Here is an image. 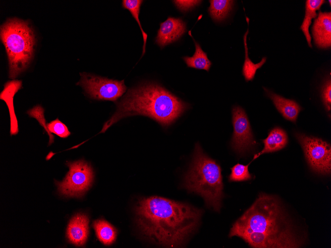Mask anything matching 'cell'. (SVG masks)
Masks as SVG:
<instances>
[{
    "instance_id": "9c48e42d",
    "label": "cell",
    "mask_w": 331,
    "mask_h": 248,
    "mask_svg": "<svg viewBox=\"0 0 331 248\" xmlns=\"http://www.w3.org/2000/svg\"><path fill=\"white\" fill-rule=\"evenodd\" d=\"M233 134L231 145L239 154L249 150L255 145L250 123L244 109L240 106L233 107L232 110Z\"/></svg>"
},
{
    "instance_id": "ffe728a7",
    "label": "cell",
    "mask_w": 331,
    "mask_h": 248,
    "mask_svg": "<svg viewBox=\"0 0 331 248\" xmlns=\"http://www.w3.org/2000/svg\"><path fill=\"white\" fill-rule=\"evenodd\" d=\"M248 31L249 30L248 29L243 37L245 59L242 68V73L246 81H252L254 79L257 70L261 68L266 61V57H264L259 63L254 64L250 59L248 56V50L246 42L247 35Z\"/></svg>"
},
{
    "instance_id": "9a60e30c",
    "label": "cell",
    "mask_w": 331,
    "mask_h": 248,
    "mask_svg": "<svg viewBox=\"0 0 331 248\" xmlns=\"http://www.w3.org/2000/svg\"><path fill=\"white\" fill-rule=\"evenodd\" d=\"M264 145L263 149L254 155L253 160L261 155L275 152L282 149L288 143V137L286 132L280 128H275L269 133L267 138L263 140Z\"/></svg>"
},
{
    "instance_id": "6da1fadb",
    "label": "cell",
    "mask_w": 331,
    "mask_h": 248,
    "mask_svg": "<svg viewBox=\"0 0 331 248\" xmlns=\"http://www.w3.org/2000/svg\"><path fill=\"white\" fill-rule=\"evenodd\" d=\"M135 213L144 237L158 245L176 248L196 231L202 211L186 203L152 196L139 200Z\"/></svg>"
},
{
    "instance_id": "cb8c5ba5",
    "label": "cell",
    "mask_w": 331,
    "mask_h": 248,
    "mask_svg": "<svg viewBox=\"0 0 331 248\" xmlns=\"http://www.w3.org/2000/svg\"><path fill=\"white\" fill-rule=\"evenodd\" d=\"M322 98L323 104L327 111L331 109V81L327 79L322 88Z\"/></svg>"
},
{
    "instance_id": "30bf717a",
    "label": "cell",
    "mask_w": 331,
    "mask_h": 248,
    "mask_svg": "<svg viewBox=\"0 0 331 248\" xmlns=\"http://www.w3.org/2000/svg\"><path fill=\"white\" fill-rule=\"evenodd\" d=\"M185 32L186 25L182 19L169 17L161 23L156 43L162 48L178 40Z\"/></svg>"
},
{
    "instance_id": "8992f818",
    "label": "cell",
    "mask_w": 331,
    "mask_h": 248,
    "mask_svg": "<svg viewBox=\"0 0 331 248\" xmlns=\"http://www.w3.org/2000/svg\"><path fill=\"white\" fill-rule=\"evenodd\" d=\"M69 170L62 182H56L59 192L69 197H81L91 187L94 172L91 165L83 160L67 163Z\"/></svg>"
},
{
    "instance_id": "7a4b0ae2",
    "label": "cell",
    "mask_w": 331,
    "mask_h": 248,
    "mask_svg": "<svg viewBox=\"0 0 331 248\" xmlns=\"http://www.w3.org/2000/svg\"><path fill=\"white\" fill-rule=\"evenodd\" d=\"M187 107V104L161 86L146 84L128 90L101 132H105L120 119L135 115L148 116L167 126L181 116Z\"/></svg>"
},
{
    "instance_id": "7402d4cb",
    "label": "cell",
    "mask_w": 331,
    "mask_h": 248,
    "mask_svg": "<svg viewBox=\"0 0 331 248\" xmlns=\"http://www.w3.org/2000/svg\"><path fill=\"white\" fill-rule=\"evenodd\" d=\"M47 132L50 136L49 144L54 142L53 133L61 138H66L70 135L67 126L58 119H56L47 124Z\"/></svg>"
},
{
    "instance_id": "2e32d148",
    "label": "cell",
    "mask_w": 331,
    "mask_h": 248,
    "mask_svg": "<svg viewBox=\"0 0 331 248\" xmlns=\"http://www.w3.org/2000/svg\"><path fill=\"white\" fill-rule=\"evenodd\" d=\"M325 2V0H307L306 1L305 14L300 29L305 36L308 45L310 48H312V46L309 28L311 24L312 19L317 17L318 15L316 11L319 10Z\"/></svg>"
},
{
    "instance_id": "52a82bcc",
    "label": "cell",
    "mask_w": 331,
    "mask_h": 248,
    "mask_svg": "<svg viewBox=\"0 0 331 248\" xmlns=\"http://www.w3.org/2000/svg\"><path fill=\"white\" fill-rule=\"evenodd\" d=\"M295 136L303 149L307 162L312 170L319 174L328 175L331 171V147L321 139L295 133Z\"/></svg>"
},
{
    "instance_id": "8fae6325",
    "label": "cell",
    "mask_w": 331,
    "mask_h": 248,
    "mask_svg": "<svg viewBox=\"0 0 331 248\" xmlns=\"http://www.w3.org/2000/svg\"><path fill=\"white\" fill-rule=\"evenodd\" d=\"M314 43L317 47L327 49L331 45V13L319 11L312 28Z\"/></svg>"
},
{
    "instance_id": "ac0fdd59",
    "label": "cell",
    "mask_w": 331,
    "mask_h": 248,
    "mask_svg": "<svg viewBox=\"0 0 331 248\" xmlns=\"http://www.w3.org/2000/svg\"><path fill=\"white\" fill-rule=\"evenodd\" d=\"M189 34L194 41L195 45V52L191 57H183V60L188 67L209 71L212 64L211 62L208 58L206 53L203 51L200 45L193 38L191 31L189 32Z\"/></svg>"
},
{
    "instance_id": "5b68a950",
    "label": "cell",
    "mask_w": 331,
    "mask_h": 248,
    "mask_svg": "<svg viewBox=\"0 0 331 248\" xmlns=\"http://www.w3.org/2000/svg\"><path fill=\"white\" fill-rule=\"evenodd\" d=\"M0 36L8 57L9 76L13 79L26 69L33 57L34 32L26 21L9 18L0 26Z\"/></svg>"
},
{
    "instance_id": "7c38bea8",
    "label": "cell",
    "mask_w": 331,
    "mask_h": 248,
    "mask_svg": "<svg viewBox=\"0 0 331 248\" xmlns=\"http://www.w3.org/2000/svg\"><path fill=\"white\" fill-rule=\"evenodd\" d=\"M89 218L83 213H77L70 221L66 235L69 241L76 246H83L89 235Z\"/></svg>"
},
{
    "instance_id": "d4e9b609",
    "label": "cell",
    "mask_w": 331,
    "mask_h": 248,
    "mask_svg": "<svg viewBox=\"0 0 331 248\" xmlns=\"http://www.w3.org/2000/svg\"><path fill=\"white\" fill-rule=\"evenodd\" d=\"M173 2L180 9L187 10L199 3L200 0H173Z\"/></svg>"
},
{
    "instance_id": "4fadbf2b",
    "label": "cell",
    "mask_w": 331,
    "mask_h": 248,
    "mask_svg": "<svg viewBox=\"0 0 331 248\" xmlns=\"http://www.w3.org/2000/svg\"><path fill=\"white\" fill-rule=\"evenodd\" d=\"M22 82L20 80H12L6 82L4 89L0 95V99L6 103L9 112L10 119V134L16 135L18 132L17 120L15 114L13 106V97L20 89Z\"/></svg>"
},
{
    "instance_id": "277c9868",
    "label": "cell",
    "mask_w": 331,
    "mask_h": 248,
    "mask_svg": "<svg viewBox=\"0 0 331 248\" xmlns=\"http://www.w3.org/2000/svg\"><path fill=\"white\" fill-rule=\"evenodd\" d=\"M220 166L195 145L193 159L184 176V185L189 192L201 196L206 205L219 212L223 197V183Z\"/></svg>"
},
{
    "instance_id": "ba28073f",
    "label": "cell",
    "mask_w": 331,
    "mask_h": 248,
    "mask_svg": "<svg viewBox=\"0 0 331 248\" xmlns=\"http://www.w3.org/2000/svg\"><path fill=\"white\" fill-rule=\"evenodd\" d=\"M77 83L89 97L96 99L116 101L125 92L124 80L109 79L86 73H81Z\"/></svg>"
},
{
    "instance_id": "44dd1931",
    "label": "cell",
    "mask_w": 331,
    "mask_h": 248,
    "mask_svg": "<svg viewBox=\"0 0 331 248\" xmlns=\"http://www.w3.org/2000/svg\"><path fill=\"white\" fill-rule=\"evenodd\" d=\"M143 1L141 0H123L122 1V6L130 11L133 17L136 20L142 32L144 42L142 56L145 53L146 44L147 39V34L143 31L139 19L140 8Z\"/></svg>"
},
{
    "instance_id": "484cf974",
    "label": "cell",
    "mask_w": 331,
    "mask_h": 248,
    "mask_svg": "<svg viewBox=\"0 0 331 248\" xmlns=\"http://www.w3.org/2000/svg\"><path fill=\"white\" fill-rule=\"evenodd\" d=\"M329 1L330 2V5H331V0H329Z\"/></svg>"
},
{
    "instance_id": "3957f363",
    "label": "cell",
    "mask_w": 331,
    "mask_h": 248,
    "mask_svg": "<svg viewBox=\"0 0 331 248\" xmlns=\"http://www.w3.org/2000/svg\"><path fill=\"white\" fill-rule=\"evenodd\" d=\"M256 232L281 238L298 245L303 241L294 231L279 200L272 195L261 193L253 204L233 224L229 236Z\"/></svg>"
},
{
    "instance_id": "e0dca14e",
    "label": "cell",
    "mask_w": 331,
    "mask_h": 248,
    "mask_svg": "<svg viewBox=\"0 0 331 248\" xmlns=\"http://www.w3.org/2000/svg\"><path fill=\"white\" fill-rule=\"evenodd\" d=\"M98 239L105 245H110L116 239L117 232L110 223L103 219L95 220L93 224Z\"/></svg>"
},
{
    "instance_id": "603a6c76",
    "label": "cell",
    "mask_w": 331,
    "mask_h": 248,
    "mask_svg": "<svg viewBox=\"0 0 331 248\" xmlns=\"http://www.w3.org/2000/svg\"><path fill=\"white\" fill-rule=\"evenodd\" d=\"M250 163L247 165L237 163L231 167V172L228 178L229 181L240 182L250 180L252 177V175L248 170V166Z\"/></svg>"
},
{
    "instance_id": "d6986e66",
    "label": "cell",
    "mask_w": 331,
    "mask_h": 248,
    "mask_svg": "<svg viewBox=\"0 0 331 248\" xmlns=\"http://www.w3.org/2000/svg\"><path fill=\"white\" fill-rule=\"evenodd\" d=\"M209 11L212 18L215 21L224 19L232 8L233 0H210Z\"/></svg>"
},
{
    "instance_id": "5bb4252c",
    "label": "cell",
    "mask_w": 331,
    "mask_h": 248,
    "mask_svg": "<svg viewBox=\"0 0 331 248\" xmlns=\"http://www.w3.org/2000/svg\"><path fill=\"white\" fill-rule=\"evenodd\" d=\"M264 90L283 117L295 122L299 113L302 110L301 107L293 100L286 99L266 88H264Z\"/></svg>"
}]
</instances>
